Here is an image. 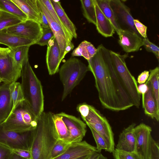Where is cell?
<instances>
[{
  "label": "cell",
  "instance_id": "cell-19",
  "mask_svg": "<svg viewBox=\"0 0 159 159\" xmlns=\"http://www.w3.org/2000/svg\"><path fill=\"white\" fill-rule=\"evenodd\" d=\"M10 84L3 83L0 85V124L6 120L12 109Z\"/></svg>",
  "mask_w": 159,
  "mask_h": 159
},
{
  "label": "cell",
  "instance_id": "cell-47",
  "mask_svg": "<svg viewBox=\"0 0 159 159\" xmlns=\"http://www.w3.org/2000/svg\"><path fill=\"white\" fill-rule=\"evenodd\" d=\"M87 159H107L101 153L95 152L90 155Z\"/></svg>",
  "mask_w": 159,
  "mask_h": 159
},
{
  "label": "cell",
  "instance_id": "cell-30",
  "mask_svg": "<svg viewBox=\"0 0 159 159\" xmlns=\"http://www.w3.org/2000/svg\"><path fill=\"white\" fill-rule=\"evenodd\" d=\"M53 118L58 139L67 143L70 133L66 125L61 117L57 114L53 113Z\"/></svg>",
  "mask_w": 159,
  "mask_h": 159
},
{
  "label": "cell",
  "instance_id": "cell-6",
  "mask_svg": "<svg viewBox=\"0 0 159 159\" xmlns=\"http://www.w3.org/2000/svg\"><path fill=\"white\" fill-rule=\"evenodd\" d=\"M37 120L24 100L18 104L6 120L0 124L5 130L24 133L34 129Z\"/></svg>",
  "mask_w": 159,
  "mask_h": 159
},
{
  "label": "cell",
  "instance_id": "cell-2",
  "mask_svg": "<svg viewBox=\"0 0 159 159\" xmlns=\"http://www.w3.org/2000/svg\"><path fill=\"white\" fill-rule=\"evenodd\" d=\"M53 114L50 111H43L32 130L31 159H49L52 147L58 139Z\"/></svg>",
  "mask_w": 159,
  "mask_h": 159
},
{
  "label": "cell",
  "instance_id": "cell-29",
  "mask_svg": "<svg viewBox=\"0 0 159 159\" xmlns=\"http://www.w3.org/2000/svg\"><path fill=\"white\" fill-rule=\"evenodd\" d=\"M30 46H23L11 49L9 54L16 64L22 67L24 62L29 59L28 52Z\"/></svg>",
  "mask_w": 159,
  "mask_h": 159
},
{
  "label": "cell",
  "instance_id": "cell-50",
  "mask_svg": "<svg viewBox=\"0 0 159 159\" xmlns=\"http://www.w3.org/2000/svg\"><path fill=\"white\" fill-rule=\"evenodd\" d=\"M90 155H87L82 156L81 157H79L78 158L75 159H87L89 157V156Z\"/></svg>",
  "mask_w": 159,
  "mask_h": 159
},
{
  "label": "cell",
  "instance_id": "cell-46",
  "mask_svg": "<svg viewBox=\"0 0 159 159\" xmlns=\"http://www.w3.org/2000/svg\"><path fill=\"white\" fill-rule=\"evenodd\" d=\"M148 89V86L147 83L139 84L138 85V90L139 93L142 95V104L144 101V97L145 94L147 92Z\"/></svg>",
  "mask_w": 159,
  "mask_h": 159
},
{
  "label": "cell",
  "instance_id": "cell-7",
  "mask_svg": "<svg viewBox=\"0 0 159 159\" xmlns=\"http://www.w3.org/2000/svg\"><path fill=\"white\" fill-rule=\"evenodd\" d=\"M84 121L100 135L106 142L108 152L112 153L115 150L114 134L106 117L92 105L80 113Z\"/></svg>",
  "mask_w": 159,
  "mask_h": 159
},
{
  "label": "cell",
  "instance_id": "cell-23",
  "mask_svg": "<svg viewBox=\"0 0 159 159\" xmlns=\"http://www.w3.org/2000/svg\"><path fill=\"white\" fill-rule=\"evenodd\" d=\"M0 44L12 49L23 46H31L35 44V43L30 39L7 33L4 29L0 31Z\"/></svg>",
  "mask_w": 159,
  "mask_h": 159
},
{
  "label": "cell",
  "instance_id": "cell-4",
  "mask_svg": "<svg viewBox=\"0 0 159 159\" xmlns=\"http://www.w3.org/2000/svg\"><path fill=\"white\" fill-rule=\"evenodd\" d=\"M89 71L88 66L74 57L70 58L64 63L58 71L63 86L62 101L79 84Z\"/></svg>",
  "mask_w": 159,
  "mask_h": 159
},
{
  "label": "cell",
  "instance_id": "cell-1",
  "mask_svg": "<svg viewBox=\"0 0 159 159\" xmlns=\"http://www.w3.org/2000/svg\"><path fill=\"white\" fill-rule=\"evenodd\" d=\"M94 56L88 62V68L94 76L95 86L102 107L113 111L127 110L133 103L115 71L110 50L102 44L97 47Z\"/></svg>",
  "mask_w": 159,
  "mask_h": 159
},
{
  "label": "cell",
  "instance_id": "cell-20",
  "mask_svg": "<svg viewBox=\"0 0 159 159\" xmlns=\"http://www.w3.org/2000/svg\"><path fill=\"white\" fill-rule=\"evenodd\" d=\"M28 17L40 25V7L38 0H12Z\"/></svg>",
  "mask_w": 159,
  "mask_h": 159
},
{
  "label": "cell",
  "instance_id": "cell-33",
  "mask_svg": "<svg viewBox=\"0 0 159 159\" xmlns=\"http://www.w3.org/2000/svg\"><path fill=\"white\" fill-rule=\"evenodd\" d=\"M149 75L148 79L151 84L153 93L157 104L159 107V68L157 66L149 70Z\"/></svg>",
  "mask_w": 159,
  "mask_h": 159
},
{
  "label": "cell",
  "instance_id": "cell-16",
  "mask_svg": "<svg viewBox=\"0 0 159 159\" xmlns=\"http://www.w3.org/2000/svg\"><path fill=\"white\" fill-rule=\"evenodd\" d=\"M97 152L95 147L85 141L70 143L62 154L52 159H75Z\"/></svg>",
  "mask_w": 159,
  "mask_h": 159
},
{
  "label": "cell",
  "instance_id": "cell-14",
  "mask_svg": "<svg viewBox=\"0 0 159 159\" xmlns=\"http://www.w3.org/2000/svg\"><path fill=\"white\" fill-rule=\"evenodd\" d=\"M22 67L16 64L9 54L0 59V78L4 84L16 82L20 77Z\"/></svg>",
  "mask_w": 159,
  "mask_h": 159
},
{
  "label": "cell",
  "instance_id": "cell-18",
  "mask_svg": "<svg viewBox=\"0 0 159 159\" xmlns=\"http://www.w3.org/2000/svg\"><path fill=\"white\" fill-rule=\"evenodd\" d=\"M136 124L133 123L120 133L116 148L125 152H136V141L134 133Z\"/></svg>",
  "mask_w": 159,
  "mask_h": 159
},
{
  "label": "cell",
  "instance_id": "cell-48",
  "mask_svg": "<svg viewBox=\"0 0 159 159\" xmlns=\"http://www.w3.org/2000/svg\"><path fill=\"white\" fill-rule=\"evenodd\" d=\"M11 52V49L8 48L0 47V59L5 58Z\"/></svg>",
  "mask_w": 159,
  "mask_h": 159
},
{
  "label": "cell",
  "instance_id": "cell-15",
  "mask_svg": "<svg viewBox=\"0 0 159 159\" xmlns=\"http://www.w3.org/2000/svg\"><path fill=\"white\" fill-rule=\"evenodd\" d=\"M117 34L118 43L126 53L138 51L143 46V38L134 32L121 29Z\"/></svg>",
  "mask_w": 159,
  "mask_h": 159
},
{
  "label": "cell",
  "instance_id": "cell-25",
  "mask_svg": "<svg viewBox=\"0 0 159 159\" xmlns=\"http://www.w3.org/2000/svg\"><path fill=\"white\" fill-rule=\"evenodd\" d=\"M97 51V48L90 42L84 40L74 50L71 55L73 57L82 56L88 61L94 56Z\"/></svg>",
  "mask_w": 159,
  "mask_h": 159
},
{
  "label": "cell",
  "instance_id": "cell-40",
  "mask_svg": "<svg viewBox=\"0 0 159 159\" xmlns=\"http://www.w3.org/2000/svg\"><path fill=\"white\" fill-rule=\"evenodd\" d=\"M148 159H159V148L158 143L152 137Z\"/></svg>",
  "mask_w": 159,
  "mask_h": 159
},
{
  "label": "cell",
  "instance_id": "cell-38",
  "mask_svg": "<svg viewBox=\"0 0 159 159\" xmlns=\"http://www.w3.org/2000/svg\"><path fill=\"white\" fill-rule=\"evenodd\" d=\"M143 46L146 50L153 53L158 61L159 58V48L156 44L151 42L148 38H143Z\"/></svg>",
  "mask_w": 159,
  "mask_h": 159
},
{
  "label": "cell",
  "instance_id": "cell-43",
  "mask_svg": "<svg viewBox=\"0 0 159 159\" xmlns=\"http://www.w3.org/2000/svg\"><path fill=\"white\" fill-rule=\"evenodd\" d=\"M12 153L21 157L27 159H31V155L30 150L17 149H12Z\"/></svg>",
  "mask_w": 159,
  "mask_h": 159
},
{
  "label": "cell",
  "instance_id": "cell-13",
  "mask_svg": "<svg viewBox=\"0 0 159 159\" xmlns=\"http://www.w3.org/2000/svg\"><path fill=\"white\" fill-rule=\"evenodd\" d=\"M152 128L143 123L136 126L134 133L136 141V152L141 159H148L150 154Z\"/></svg>",
  "mask_w": 159,
  "mask_h": 159
},
{
  "label": "cell",
  "instance_id": "cell-42",
  "mask_svg": "<svg viewBox=\"0 0 159 159\" xmlns=\"http://www.w3.org/2000/svg\"><path fill=\"white\" fill-rule=\"evenodd\" d=\"M12 153V149L0 144V159H11Z\"/></svg>",
  "mask_w": 159,
  "mask_h": 159
},
{
  "label": "cell",
  "instance_id": "cell-49",
  "mask_svg": "<svg viewBox=\"0 0 159 159\" xmlns=\"http://www.w3.org/2000/svg\"><path fill=\"white\" fill-rule=\"evenodd\" d=\"M11 159H27L21 157L14 153H12Z\"/></svg>",
  "mask_w": 159,
  "mask_h": 159
},
{
  "label": "cell",
  "instance_id": "cell-35",
  "mask_svg": "<svg viewBox=\"0 0 159 159\" xmlns=\"http://www.w3.org/2000/svg\"><path fill=\"white\" fill-rule=\"evenodd\" d=\"M90 129L93 137L96 144V149L98 152L100 153L102 150L108 152V148L107 143L104 139L92 127L87 125Z\"/></svg>",
  "mask_w": 159,
  "mask_h": 159
},
{
  "label": "cell",
  "instance_id": "cell-11",
  "mask_svg": "<svg viewBox=\"0 0 159 159\" xmlns=\"http://www.w3.org/2000/svg\"><path fill=\"white\" fill-rule=\"evenodd\" d=\"M110 3L120 29L134 32L141 36L135 28L129 8L120 0H110Z\"/></svg>",
  "mask_w": 159,
  "mask_h": 159
},
{
  "label": "cell",
  "instance_id": "cell-12",
  "mask_svg": "<svg viewBox=\"0 0 159 159\" xmlns=\"http://www.w3.org/2000/svg\"><path fill=\"white\" fill-rule=\"evenodd\" d=\"M60 116L70 133L67 143L70 144L82 141L87 132V125L80 118L64 112L57 113Z\"/></svg>",
  "mask_w": 159,
  "mask_h": 159
},
{
  "label": "cell",
  "instance_id": "cell-51",
  "mask_svg": "<svg viewBox=\"0 0 159 159\" xmlns=\"http://www.w3.org/2000/svg\"><path fill=\"white\" fill-rule=\"evenodd\" d=\"M1 82H2V81L1 80V79H0V83Z\"/></svg>",
  "mask_w": 159,
  "mask_h": 159
},
{
  "label": "cell",
  "instance_id": "cell-44",
  "mask_svg": "<svg viewBox=\"0 0 159 159\" xmlns=\"http://www.w3.org/2000/svg\"><path fill=\"white\" fill-rule=\"evenodd\" d=\"M40 25L41 26L43 29H47L49 28L50 27L48 19L44 14L43 13L40 6Z\"/></svg>",
  "mask_w": 159,
  "mask_h": 159
},
{
  "label": "cell",
  "instance_id": "cell-45",
  "mask_svg": "<svg viewBox=\"0 0 159 159\" xmlns=\"http://www.w3.org/2000/svg\"><path fill=\"white\" fill-rule=\"evenodd\" d=\"M149 75V71L145 70L142 72L138 76L137 82L139 84L145 83L148 80Z\"/></svg>",
  "mask_w": 159,
  "mask_h": 159
},
{
  "label": "cell",
  "instance_id": "cell-27",
  "mask_svg": "<svg viewBox=\"0 0 159 159\" xmlns=\"http://www.w3.org/2000/svg\"><path fill=\"white\" fill-rule=\"evenodd\" d=\"M0 11L14 15L22 21L28 20L26 15L12 0H0Z\"/></svg>",
  "mask_w": 159,
  "mask_h": 159
},
{
  "label": "cell",
  "instance_id": "cell-3",
  "mask_svg": "<svg viewBox=\"0 0 159 159\" xmlns=\"http://www.w3.org/2000/svg\"><path fill=\"white\" fill-rule=\"evenodd\" d=\"M20 77L25 100L38 119L43 112L44 95L41 82L32 68L29 59L22 64Z\"/></svg>",
  "mask_w": 159,
  "mask_h": 159
},
{
  "label": "cell",
  "instance_id": "cell-36",
  "mask_svg": "<svg viewBox=\"0 0 159 159\" xmlns=\"http://www.w3.org/2000/svg\"><path fill=\"white\" fill-rule=\"evenodd\" d=\"M112 153L115 159H141L137 153L125 152L116 148Z\"/></svg>",
  "mask_w": 159,
  "mask_h": 159
},
{
  "label": "cell",
  "instance_id": "cell-22",
  "mask_svg": "<svg viewBox=\"0 0 159 159\" xmlns=\"http://www.w3.org/2000/svg\"><path fill=\"white\" fill-rule=\"evenodd\" d=\"M94 2L96 19L95 25L98 32L106 38L112 36L115 32L112 25L102 13L96 0H94Z\"/></svg>",
  "mask_w": 159,
  "mask_h": 159
},
{
  "label": "cell",
  "instance_id": "cell-26",
  "mask_svg": "<svg viewBox=\"0 0 159 159\" xmlns=\"http://www.w3.org/2000/svg\"><path fill=\"white\" fill-rule=\"evenodd\" d=\"M99 8L112 25L117 34L121 30L116 20L113 11L110 5V0H96Z\"/></svg>",
  "mask_w": 159,
  "mask_h": 159
},
{
  "label": "cell",
  "instance_id": "cell-37",
  "mask_svg": "<svg viewBox=\"0 0 159 159\" xmlns=\"http://www.w3.org/2000/svg\"><path fill=\"white\" fill-rule=\"evenodd\" d=\"M54 37L55 36L50 28L43 29L42 35L35 44L41 46L47 45L49 41Z\"/></svg>",
  "mask_w": 159,
  "mask_h": 159
},
{
  "label": "cell",
  "instance_id": "cell-39",
  "mask_svg": "<svg viewBox=\"0 0 159 159\" xmlns=\"http://www.w3.org/2000/svg\"><path fill=\"white\" fill-rule=\"evenodd\" d=\"M40 0L44 5L47 10L55 20L62 28L67 30L59 19L57 13L51 2V1L50 0Z\"/></svg>",
  "mask_w": 159,
  "mask_h": 159
},
{
  "label": "cell",
  "instance_id": "cell-9",
  "mask_svg": "<svg viewBox=\"0 0 159 159\" xmlns=\"http://www.w3.org/2000/svg\"><path fill=\"white\" fill-rule=\"evenodd\" d=\"M32 130L17 133L4 129L0 124V144L11 149L30 150L32 141Z\"/></svg>",
  "mask_w": 159,
  "mask_h": 159
},
{
  "label": "cell",
  "instance_id": "cell-28",
  "mask_svg": "<svg viewBox=\"0 0 159 159\" xmlns=\"http://www.w3.org/2000/svg\"><path fill=\"white\" fill-rule=\"evenodd\" d=\"M84 17L90 23L96 25V19L94 0L80 1Z\"/></svg>",
  "mask_w": 159,
  "mask_h": 159
},
{
  "label": "cell",
  "instance_id": "cell-21",
  "mask_svg": "<svg viewBox=\"0 0 159 159\" xmlns=\"http://www.w3.org/2000/svg\"><path fill=\"white\" fill-rule=\"evenodd\" d=\"M148 89L144 95L142 107L146 115L152 119L159 120V107L157 104L150 82L148 80Z\"/></svg>",
  "mask_w": 159,
  "mask_h": 159
},
{
  "label": "cell",
  "instance_id": "cell-24",
  "mask_svg": "<svg viewBox=\"0 0 159 159\" xmlns=\"http://www.w3.org/2000/svg\"><path fill=\"white\" fill-rule=\"evenodd\" d=\"M61 21L67 30L75 39L77 38L76 28L62 7L59 1L50 0Z\"/></svg>",
  "mask_w": 159,
  "mask_h": 159
},
{
  "label": "cell",
  "instance_id": "cell-10",
  "mask_svg": "<svg viewBox=\"0 0 159 159\" xmlns=\"http://www.w3.org/2000/svg\"><path fill=\"white\" fill-rule=\"evenodd\" d=\"M5 30L9 33L32 40L35 44L41 38L43 32V29L40 24L28 19Z\"/></svg>",
  "mask_w": 159,
  "mask_h": 159
},
{
  "label": "cell",
  "instance_id": "cell-32",
  "mask_svg": "<svg viewBox=\"0 0 159 159\" xmlns=\"http://www.w3.org/2000/svg\"><path fill=\"white\" fill-rule=\"evenodd\" d=\"M22 21L14 15L0 11V31L14 25Z\"/></svg>",
  "mask_w": 159,
  "mask_h": 159
},
{
  "label": "cell",
  "instance_id": "cell-5",
  "mask_svg": "<svg viewBox=\"0 0 159 159\" xmlns=\"http://www.w3.org/2000/svg\"><path fill=\"white\" fill-rule=\"evenodd\" d=\"M111 61L116 74L128 93L134 106L139 108L140 105L141 95L138 90L137 82L128 69L125 61L128 54L121 55L110 50Z\"/></svg>",
  "mask_w": 159,
  "mask_h": 159
},
{
  "label": "cell",
  "instance_id": "cell-34",
  "mask_svg": "<svg viewBox=\"0 0 159 159\" xmlns=\"http://www.w3.org/2000/svg\"><path fill=\"white\" fill-rule=\"evenodd\" d=\"M70 144L58 139L52 147L49 159L54 158L62 154L67 149Z\"/></svg>",
  "mask_w": 159,
  "mask_h": 159
},
{
  "label": "cell",
  "instance_id": "cell-17",
  "mask_svg": "<svg viewBox=\"0 0 159 159\" xmlns=\"http://www.w3.org/2000/svg\"><path fill=\"white\" fill-rule=\"evenodd\" d=\"M47 46L46 63L49 74L52 75L59 71L60 49L55 37L49 41Z\"/></svg>",
  "mask_w": 159,
  "mask_h": 159
},
{
  "label": "cell",
  "instance_id": "cell-8",
  "mask_svg": "<svg viewBox=\"0 0 159 159\" xmlns=\"http://www.w3.org/2000/svg\"><path fill=\"white\" fill-rule=\"evenodd\" d=\"M38 1L59 46L60 61L61 63L66 55L74 47L72 42L73 37L67 30L62 28L55 20L41 0H38Z\"/></svg>",
  "mask_w": 159,
  "mask_h": 159
},
{
  "label": "cell",
  "instance_id": "cell-31",
  "mask_svg": "<svg viewBox=\"0 0 159 159\" xmlns=\"http://www.w3.org/2000/svg\"><path fill=\"white\" fill-rule=\"evenodd\" d=\"M9 89L13 104L12 112L18 104L24 101L25 99L21 84L19 82L16 81L10 84Z\"/></svg>",
  "mask_w": 159,
  "mask_h": 159
},
{
  "label": "cell",
  "instance_id": "cell-41",
  "mask_svg": "<svg viewBox=\"0 0 159 159\" xmlns=\"http://www.w3.org/2000/svg\"><path fill=\"white\" fill-rule=\"evenodd\" d=\"M134 21L135 28L140 36L143 38H147V27L138 19H134Z\"/></svg>",
  "mask_w": 159,
  "mask_h": 159
}]
</instances>
